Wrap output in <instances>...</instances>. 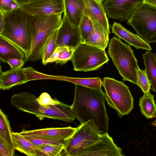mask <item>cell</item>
Returning <instances> with one entry per match:
<instances>
[{
  "label": "cell",
  "mask_w": 156,
  "mask_h": 156,
  "mask_svg": "<svg viewBox=\"0 0 156 156\" xmlns=\"http://www.w3.org/2000/svg\"><path fill=\"white\" fill-rule=\"evenodd\" d=\"M62 14L33 16L30 25L31 48L28 55L24 60L25 62L37 61L42 59L48 41L61 24Z\"/></svg>",
  "instance_id": "277c9868"
},
{
  "label": "cell",
  "mask_w": 156,
  "mask_h": 156,
  "mask_svg": "<svg viewBox=\"0 0 156 156\" xmlns=\"http://www.w3.org/2000/svg\"><path fill=\"white\" fill-rule=\"evenodd\" d=\"M102 133L93 120L81 124L67 140L62 156H78L84 149L95 142Z\"/></svg>",
  "instance_id": "9c48e42d"
},
{
  "label": "cell",
  "mask_w": 156,
  "mask_h": 156,
  "mask_svg": "<svg viewBox=\"0 0 156 156\" xmlns=\"http://www.w3.org/2000/svg\"><path fill=\"white\" fill-rule=\"evenodd\" d=\"M74 50L73 48L67 46H60L59 55L55 62L62 65L66 64L71 59Z\"/></svg>",
  "instance_id": "4dcf8cb0"
},
{
  "label": "cell",
  "mask_w": 156,
  "mask_h": 156,
  "mask_svg": "<svg viewBox=\"0 0 156 156\" xmlns=\"http://www.w3.org/2000/svg\"><path fill=\"white\" fill-rule=\"evenodd\" d=\"M61 79L73 83L75 84H78L93 89H101L102 81L99 77L78 78L62 76L61 77Z\"/></svg>",
  "instance_id": "d4e9b609"
},
{
  "label": "cell",
  "mask_w": 156,
  "mask_h": 156,
  "mask_svg": "<svg viewBox=\"0 0 156 156\" xmlns=\"http://www.w3.org/2000/svg\"><path fill=\"white\" fill-rule=\"evenodd\" d=\"M64 146V145H44L37 146V156H62Z\"/></svg>",
  "instance_id": "4316f807"
},
{
  "label": "cell",
  "mask_w": 156,
  "mask_h": 156,
  "mask_svg": "<svg viewBox=\"0 0 156 156\" xmlns=\"http://www.w3.org/2000/svg\"><path fill=\"white\" fill-rule=\"evenodd\" d=\"M108 53L123 80L136 85L139 68L130 45L124 43L119 38L113 37L109 42Z\"/></svg>",
  "instance_id": "5b68a950"
},
{
  "label": "cell",
  "mask_w": 156,
  "mask_h": 156,
  "mask_svg": "<svg viewBox=\"0 0 156 156\" xmlns=\"http://www.w3.org/2000/svg\"><path fill=\"white\" fill-rule=\"evenodd\" d=\"M151 124L152 126L156 127V120H155L154 121L152 122Z\"/></svg>",
  "instance_id": "ab89813d"
},
{
  "label": "cell",
  "mask_w": 156,
  "mask_h": 156,
  "mask_svg": "<svg viewBox=\"0 0 156 156\" xmlns=\"http://www.w3.org/2000/svg\"><path fill=\"white\" fill-rule=\"evenodd\" d=\"M23 136L36 146L44 145H65L67 140L41 137Z\"/></svg>",
  "instance_id": "484cf974"
},
{
  "label": "cell",
  "mask_w": 156,
  "mask_h": 156,
  "mask_svg": "<svg viewBox=\"0 0 156 156\" xmlns=\"http://www.w3.org/2000/svg\"><path fill=\"white\" fill-rule=\"evenodd\" d=\"M102 86L107 104L120 117L128 115L133 108V99L128 86L112 78L105 77Z\"/></svg>",
  "instance_id": "8992f818"
},
{
  "label": "cell",
  "mask_w": 156,
  "mask_h": 156,
  "mask_svg": "<svg viewBox=\"0 0 156 156\" xmlns=\"http://www.w3.org/2000/svg\"><path fill=\"white\" fill-rule=\"evenodd\" d=\"M144 0H104L102 4L107 16L122 21L128 20Z\"/></svg>",
  "instance_id": "30bf717a"
},
{
  "label": "cell",
  "mask_w": 156,
  "mask_h": 156,
  "mask_svg": "<svg viewBox=\"0 0 156 156\" xmlns=\"http://www.w3.org/2000/svg\"><path fill=\"white\" fill-rule=\"evenodd\" d=\"M28 77L23 68L17 69L10 68L0 74V89L2 90L10 89L14 87L25 83L28 81Z\"/></svg>",
  "instance_id": "2e32d148"
},
{
  "label": "cell",
  "mask_w": 156,
  "mask_h": 156,
  "mask_svg": "<svg viewBox=\"0 0 156 156\" xmlns=\"http://www.w3.org/2000/svg\"><path fill=\"white\" fill-rule=\"evenodd\" d=\"M145 66V70L147 78L152 87L153 91L156 92V56L147 50L142 55Z\"/></svg>",
  "instance_id": "44dd1931"
},
{
  "label": "cell",
  "mask_w": 156,
  "mask_h": 156,
  "mask_svg": "<svg viewBox=\"0 0 156 156\" xmlns=\"http://www.w3.org/2000/svg\"><path fill=\"white\" fill-rule=\"evenodd\" d=\"M35 95L27 91L13 94L10 103L18 110L36 116L40 120L47 118L71 122L75 119L71 106L62 102L54 105L43 106L37 101Z\"/></svg>",
  "instance_id": "3957f363"
},
{
  "label": "cell",
  "mask_w": 156,
  "mask_h": 156,
  "mask_svg": "<svg viewBox=\"0 0 156 156\" xmlns=\"http://www.w3.org/2000/svg\"><path fill=\"white\" fill-rule=\"evenodd\" d=\"M58 29L53 33L48 41L44 49L42 58V64L45 65L46 61L51 57L57 47L56 41Z\"/></svg>",
  "instance_id": "f1b7e54d"
},
{
  "label": "cell",
  "mask_w": 156,
  "mask_h": 156,
  "mask_svg": "<svg viewBox=\"0 0 156 156\" xmlns=\"http://www.w3.org/2000/svg\"><path fill=\"white\" fill-rule=\"evenodd\" d=\"M98 2H100L101 3H102V2H103L104 0H97Z\"/></svg>",
  "instance_id": "60d3db41"
},
{
  "label": "cell",
  "mask_w": 156,
  "mask_h": 156,
  "mask_svg": "<svg viewBox=\"0 0 156 156\" xmlns=\"http://www.w3.org/2000/svg\"><path fill=\"white\" fill-rule=\"evenodd\" d=\"M137 35L147 43L156 42V7L144 2L127 20Z\"/></svg>",
  "instance_id": "52a82bcc"
},
{
  "label": "cell",
  "mask_w": 156,
  "mask_h": 156,
  "mask_svg": "<svg viewBox=\"0 0 156 156\" xmlns=\"http://www.w3.org/2000/svg\"><path fill=\"white\" fill-rule=\"evenodd\" d=\"M18 58L25 60L24 53L17 45L10 41L0 36V59L7 63L12 58Z\"/></svg>",
  "instance_id": "d6986e66"
},
{
  "label": "cell",
  "mask_w": 156,
  "mask_h": 156,
  "mask_svg": "<svg viewBox=\"0 0 156 156\" xmlns=\"http://www.w3.org/2000/svg\"><path fill=\"white\" fill-rule=\"evenodd\" d=\"M0 12L4 22L3 28L0 31V36L18 46L24 53L26 58L31 48L30 25L33 16L20 8L5 12Z\"/></svg>",
  "instance_id": "7a4b0ae2"
},
{
  "label": "cell",
  "mask_w": 156,
  "mask_h": 156,
  "mask_svg": "<svg viewBox=\"0 0 156 156\" xmlns=\"http://www.w3.org/2000/svg\"><path fill=\"white\" fill-rule=\"evenodd\" d=\"M144 2L149 4L156 7V0H144Z\"/></svg>",
  "instance_id": "f35d334b"
},
{
  "label": "cell",
  "mask_w": 156,
  "mask_h": 156,
  "mask_svg": "<svg viewBox=\"0 0 156 156\" xmlns=\"http://www.w3.org/2000/svg\"><path fill=\"white\" fill-rule=\"evenodd\" d=\"M36 100L40 105L43 106L56 105L61 102L57 99H52L48 93L45 92L37 98Z\"/></svg>",
  "instance_id": "1f68e13d"
},
{
  "label": "cell",
  "mask_w": 156,
  "mask_h": 156,
  "mask_svg": "<svg viewBox=\"0 0 156 156\" xmlns=\"http://www.w3.org/2000/svg\"><path fill=\"white\" fill-rule=\"evenodd\" d=\"M15 150L0 138V156H13Z\"/></svg>",
  "instance_id": "836d02e7"
},
{
  "label": "cell",
  "mask_w": 156,
  "mask_h": 156,
  "mask_svg": "<svg viewBox=\"0 0 156 156\" xmlns=\"http://www.w3.org/2000/svg\"><path fill=\"white\" fill-rule=\"evenodd\" d=\"M155 117V118H156V119L155 120H156V115Z\"/></svg>",
  "instance_id": "b9f144b4"
},
{
  "label": "cell",
  "mask_w": 156,
  "mask_h": 156,
  "mask_svg": "<svg viewBox=\"0 0 156 156\" xmlns=\"http://www.w3.org/2000/svg\"><path fill=\"white\" fill-rule=\"evenodd\" d=\"M77 128L71 126L64 127L50 128L32 130L23 129L19 133L23 136H37L68 140L73 134Z\"/></svg>",
  "instance_id": "9a60e30c"
},
{
  "label": "cell",
  "mask_w": 156,
  "mask_h": 156,
  "mask_svg": "<svg viewBox=\"0 0 156 156\" xmlns=\"http://www.w3.org/2000/svg\"><path fill=\"white\" fill-rule=\"evenodd\" d=\"M105 50L81 43L74 49L70 60L74 70L87 72L99 69L109 61Z\"/></svg>",
  "instance_id": "ba28073f"
},
{
  "label": "cell",
  "mask_w": 156,
  "mask_h": 156,
  "mask_svg": "<svg viewBox=\"0 0 156 156\" xmlns=\"http://www.w3.org/2000/svg\"><path fill=\"white\" fill-rule=\"evenodd\" d=\"M15 0H0V11L5 12L20 8Z\"/></svg>",
  "instance_id": "d6a6232c"
},
{
  "label": "cell",
  "mask_w": 156,
  "mask_h": 156,
  "mask_svg": "<svg viewBox=\"0 0 156 156\" xmlns=\"http://www.w3.org/2000/svg\"><path fill=\"white\" fill-rule=\"evenodd\" d=\"M64 12L70 24L78 27L84 15V4L83 0H63Z\"/></svg>",
  "instance_id": "ac0fdd59"
},
{
  "label": "cell",
  "mask_w": 156,
  "mask_h": 156,
  "mask_svg": "<svg viewBox=\"0 0 156 156\" xmlns=\"http://www.w3.org/2000/svg\"><path fill=\"white\" fill-rule=\"evenodd\" d=\"M20 5L27 3L33 0H15Z\"/></svg>",
  "instance_id": "74e56055"
},
{
  "label": "cell",
  "mask_w": 156,
  "mask_h": 156,
  "mask_svg": "<svg viewBox=\"0 0 156 156\" xmlns=\"http://www.w3.org/2000/svg\"><path fill=\"white\" fill-rule=\"evenodd\" d=\"M83 1L84 4V15L87 16L91 21L101 26L109 34V25L102 3L97 0Z\"/></svg>",
  "instance_id": "5bb4252c"
},
{
  "label": "cell",
  "mask_w": 156,
  "mask_h": 156,
  "mask_svg": "<svg viewBox=\"0 0 156 156\" xmlns=\"http://www.w3.org/2000/svg\"><path fill=\"white\" fill-rule=\"evenodd\" d=\"M112 33L124 40L130 45L137 49H143L147 50H152L147 43L137 34H134L126 29L121 24L114 22L112 27Z\"/></svg>",
  "instance_id": "e0dca14e"
},
{
  "label": "cell",
  "mask_w": 156,
  "mask_h": 156,
  "mask_svg": "<svg viewBox=\"0 0 156 156\" xmlns=\"http://www.w3.org/2000/svg\"><path fill=\"white\" fill-rule=\"evenodd\" d=\"M94 30L84 43L105 50L109 41L108 33L101 26L93 22Z\"/></svg>",
  "instance_id": "ffe728a7"
},
{
  "label": "cell",
  "mask_w": 156,
  "mask_h": 156,
  "mask_svg": "<svg viewBox=\"0 0 156 156\" xmlns=\"http://www.w3.org/2000/svg\"><path fill=\"white\" fill-rule=\"evenodd\" d=\"M20 8L33 15H50L64 12L63 0H33L20 5Z\"/></svg>",
  "instance_id": "7c38bea8"
},
{
  "label": "cell",
  "mask_w": 156,
  "mask_h": 156,
  "mask_svg": "<svg viewBox=\"0 0 156 156\" xmlns=\"http://www.w3.org/2000/svg\"><path fill=\"white\" fill-rule=\"evenodd\" d=\"M12 140L15 150L28 156H37V147L19 133L12 132Z\"/></svg>",
  "instance_id": "7402d4cb"
},
{
  "label": "cell",
  "mask_w": 156,
  "mask_h": 156,
  "mask_svg": "<svg viewBox=\"0 0 156 156\" xmlns=\"http://www.w3.org/2000/svg\"><path fill=\"white\" fill-rule=\"evenodd\" d=\"M12 131L7 115L0 109V138L3 140L14 150Z\"/></svg>",
  "instance_id": "cb8c5ba5"
},
{
  "label": "cell",
  "mask_w": 156,
  "mask_h": 156,
  "mask_svg": "<svg viewBox=\"0 0 156 156\" xmlns=\"http://www.w3.org/2000/svg\"><path fill=\"white\" fill-rule=\"evenodd\" d=\"M81 42L78 27L73 26L64 14L58 30L57 46H67L74 49Z\"/></svg>",
  "instance_id": "4fadbf2b"
},
{
  "label": "cell",
  "mask_w": 156,
  "mask_h": 156,
  "mask_svg": "<svg viewBox=\"0 0 156 156\" xmlns=\"http://www.w3.org/2000/svg\"><path fill=\"white\" fill-rule=\"evenodd\" d=\"M81 38V42L85 40L90 35L94 30L92 21L86 15L83 16L78 26Z\"/></svg>",
  "instance_id": "83f0119b"
},
{
  "label": "cell",
  "mask_w": 156,
  "mask_h": 156,
  "mask_svg": "<svg viewBox=\"0 0 156 156\" xmlns=\"http://www.w3.org/2000/svg\"><path fill=\"white\" fill-rule=\"evenodd\" d=\"M139 106L142 114L147 119L152 118L156 115V104L154 95L149 91L144 93L140 98Z\"/></svg>",
  "instance_id": "603a6c76"
},
{
  "label": "cell",
  "mask_w": 156,
  "mask_h": 156,
  "mask_svg": "<svg viewBox=\"0 0 156 156\" xmlns=\"http://www.w3.org/2000/svg\"><path fill=\"white\" fill-rule=\"evenodd\" d=\"M75 96L71 105L72 113L81 124L93 120L102 133H108L109 118L102 89H93L75 84Z\"/></svg>",
  "instance_id": "6da1fadb"
},
{
  "label": "cell",
  "mask_w": 156,
  "mask_h": 156,
  "mask_svg": "<svg viewBox=\"0 0 156 156\" xmlns=\"http://www.w3.org/2000/svg\"><path fill=\"white\" fill-rule=\"evenodd\" d=\"M4 20L2 13L0 12V31H1L4 26Z\"/></svg>",
  "instance_id": "8d00e7d4"
},
{
  "label": "cell",
  "mask_w": 156,
  "mask_h": 156,
  "mask_svg": "<svg viewBox=\"0 0 156 156\" xmlns=\"http://www.w3.org/2000/svg\"><path fill=\"white\" fill-rule=\"evenodd\" d=\"M25 62L22 59L15 58L10 59L7 63L10 66V69H22Z\"/></svg>",
  "instance_id": "e575fe53"
},
{
  "label": "cell",
  "mask_w": 156,
  "mask_h": 156,
  "mask_svg": "<svg viewBox=\"0 0 156 156\" xmlns=\"http://www.w3.org/2000/svg\"><path fill=\"white\" fill-rule=\"evenodd\" d=\"M137 75L136 85L140 88L144 93L149 91L151 85L145 69L142 70L139 68L137 71Z\"/></svg>",
  "instance_id": "f546056e"
},
{
  "label": "cell",
  "mask_w": 156,
  "mask_h": 156,
  "mask_svg": "<svg viewBox=\"0 0 156 156\" xmlns=\"http://www.w3.org/2000/svg\"><path fill=\"white\" fill-rule=\"evenodd\" d=\"M60 46H57L51 57L46 61V64L48 63L55 62L57 60L59 55Z\"/></svg>",
  "instance_id": "d590c367"
},
{
  "label": "cell",
  "mask_w": 156,
  "mask_h": 156,
  "mask_svg": "<svg viewBox=\"0 0 156 156\" xmlns=\"http://www.w3.org/2000/svg\"><path fill=\"white\" fill-rule=\"evenodd\" d=\"M122 150L106 132L102 133L94 143L84 149L78 156H123Z\"/></svg>",
  "instance_id": "8fae6325"
}]
</instances>
